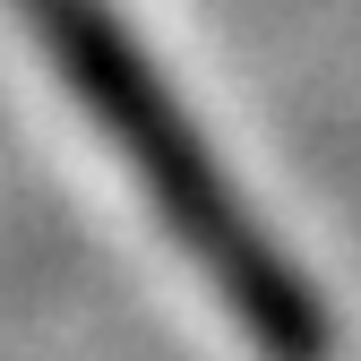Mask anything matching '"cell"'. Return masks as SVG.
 Listing matches in <instances>:
<instances>
[{
  "instance_id": "obj_1",
  "label": "cell",
  "mask_w": 361,
  "mask_h": 361,
  "mask_svg": "<svg viewBox=\"0 0 361 361\" xmlns=\"http://www.w3.org/2000/svg\"><path fill=\"white\" fill-rule=\"evenodd\" d=\"M18 9L43 35V52L61 61V78L78 86V104L112 129V147L129 164H138L155 215L172 224V241L207 267V284L241 319V336L267 361H336V319L284 267V250L267 241V224L224 190L207 138L190 129V112L172 104V86L147 69V52L129 43V26L104 9V0H18Z\"/></svg>"
}]
</instances>
